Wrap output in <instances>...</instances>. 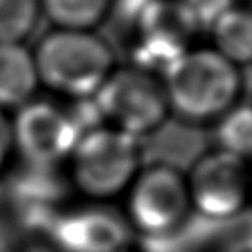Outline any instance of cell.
Segmentation results:
<instances>
[{
    "label": "cell",
    "instance_id": "10",
    "mask_svg": "<svg viewBox=\"0 0 252 252\" xmlns=\"http://www.w3.org/2000/svg\"><path fill=\"white\" fill-rule=\"evenodd\" d=\"M214 50L237 67L252 64V11L230 5L211 26Z\"/></svg>",
    "mask_w": 252,
    "mask_h": 252
},
{
    "label": "cell",
    "instance_id": "4",
    "mask_svg": "<svg viewBox=\"0 0 252 252\" xmlns=\"http://www.w3.org/2000/svg\"><path fill=\"white\" fill-rule=\"evenodd\" d=\"M94 104L109 126L135 138L161 128L171 114L162 80L138 66L114 67L94 95Z\"/></svg>",
    "mask_w": 252,
    "mask_h": 252
},
{
    "label": "cell",
    "instance_id": "2",
    "mask_svg": "<svg viewBox=\"0 0 252 252\" xmlns=\"http://www.w3.org/2000/svg\"><path fill=\"white\" fill-rule=\"evenodd\" d=\"M42 85L73 98H94L114 71V52L92 32L61 30L47 33L35 54Z\"/></svg>",
    "mask_w": 252,
    "mask_h": 252
},
{
    "label": "cell",
    "instance_id": "12",
    "mask_svg": "<svg viewBox=\"0 0 252 252\" xmlns=\"http://www.w3.org/2000/svg\"><path fill=\"white\" fill-rule=\"evenodd\" d=\"M216 135L221 151L252 158V105H233L218 119Z\"/></svg>",
    "mask_w": 252,
    "mask_h": 252
},
{
    "label": "cell",
    "instance_id": "5",
    "mask_svg": "<svg viewBox=\"0 0 252 252\" xmlns=\"http://www.w3.org/2000/svg\"><path fill=\"white\" fill-rule=\"evenodd\" d=\"M192 204L187 178L168 164L138 171L128 193L126 220L131 230L147 237H164L182 226Z\"/></svg>",
    "mask_w": 252,
    "mask_h": 252
},
{
    "label": "cell",
    "instance_id": "8",
    "mask_svg": "<svg viewBox=\"0 0 252 252\" xmlns=\"http://www.w3.org/2000/svg\"><path fill=\"white\" fill-rule=\"evenodd\" d=\"M50 235L61 252H121L128 249L131 226L111 207L85 206L57 216Z\"/></svg>",
    "mask_w": 252,
    "mask_h": 252
},
{
    "label": "cell",
    "instance_id": "1",
    "mask_svg": "<svg viewBox=\"0 0 252 252\" xmlns=\"http://www.w3.org/2000/svg\"><path fill=\"white\" fill-rule=\"evenodd\" d=\"M169 112L187 121H214L226 114L242 90L240 67L214 49L185 50L162 78Z\"/></svg>",
    "mask_w": 252,
    "mask_h": 252
},
{
    "label": "cell",
    "instance_id": "17",
    "mask_svg": "<svg viewBox=\"0 0 252 252\" xmlns=\"http://www.w3.org/2000/svg\"><path fill=\"white\" fill-rule=\"evenodd\" d=\"M28 252H52V251H45V249H32Z\"/></svg>",
    "mask_w": 252,
    "mask_h": 252
},
{
    "label": "cell",
    "instance_id": "7",
    "mask_svg": "<svg viewBox=\"0 0 252 252\" xmlns=\"http://www.w3.org/2000/svg\"><path fill=\"white\" fill-rule=\"evenodd\" d=\"M11 128L12 145L33 168H50L69 158L81 135L76 121L49 102L21 105Z\"/></svg>",
    "mask_w": 252,
    "mask_h": 252
},
{
    "label": "cell",
    "instance_id": "16",
    "mask_svg": "<svg viewBox=\"0 0 252 252\" xmlns=\"http://www.w3.org/2000/svg\"><path fill=\"white\" fill-rule=\"evenodd\" d=\"M223 252H252V235H245L230 242Z\"/></svg>",
    "mask_w": 252,
    "mask_h": 252
},
{
    "label": "cell",
    "instance_id": "6",
    "mask_svg": "<svg viewBox=\"0 0 252 252\" xmlns=\"http://www.w3.org/2000/svg\"><path fill=\"white\" fill-rule=\"evenodd\" d=\"M187 185L192 209L209 220H228L245 207L252 180L245 159L218 149L193 164Z\"/></svg>",
    "mask_w": 252,
    "mask_h": 252
},
{
    "label": "cell",
    "instance_id": "11",
    "mask_svg": "<svg viewBox=\"0 0 252 252\" xmlns=\"http://www.w3.org/2000/svg\"><path fill=\"white\" fill-rule=\"evenodd\" d=\"M112 0H42L45 16L61 30L92 32L107 18Z\"/></svg>",
    "mask_w": 252,
    "mask_h": 252
},
{
    "label": "cell",
    "instance_id": "14",
    "mask_svg": "<svg viewBox=\"0 0 252 252\" xmlns=\"http://www.w3.org/2000/svg\"><path fill=\"white\" fill-rule=\"evenodd\" d=\"M180 2L187 9V12L190 14V18L193 19V23H195L199 30H211L214 21L230 5H233L231 0H180Z\"/></svg>",
    "mask_w": 252,
    "mask_h": 252
},
{
    "label": "cell",
    "instance_id": "18",
    "mask_svg": "<svg viewBox=\"0 0 252 252\" xmlns=\"http://www.w3.org/2000/svg\"><path fill=\"white\" fill-rule=\"evenodd\" d=\"M121 252H131L130 249H125V251H121Z\"/></svg>",
    "mask_w": 252,
    "mask_h": 252
},
{
    "label": "cell",
    "instance_id": "9",
    "mask_svg": "<svg viewBox=\"0 0 252 252\" xmlns=\"http://www.w3.org/2000/svg\"><path fill=\"white\" fill-rule=\"evenodd\" d=\"M38 85L33 54L21 43H0V107L28 104Z\"/></svg>",
    "mask_w": 252,
    "mask_h": 252
},
{
    "label": "cell",
    "instance_id": "15",
    "mask_svg": "<svg viewBox=\"0 0 252 252\" xmlns=\"http://www.w3.org/2000/svg\"><path fill=\"white\" fill-rule=\"evenodd\" d=\"M12 147V128L11 121L0 112V168L4 166Z\"/></svg>",
    "mask_w": 252,
    "mask_h": 252
},
{
    "label": "cell",
    "instance_id": "3",
    "mask_svg": "<svg viewBox=\"0 0 252 252\" xmlns=\"http://www.w3.org/2000/svg\"><path fill=\"white\" fill-rule=\"evenodd\" d=\"M69 158L80 192L97 200L130 189L140 168L138 138L109 125L94 126L81 133Z\"/></svg>",
    "mask_w": 252,
    "mask_h": 252
},
{
    "label": "cell",
    "instance_id": "13",
    "mask_svg": "<svg viewBox=\"0 0 252 252\" xmlns=\"http://www.w3.org/2000/svg\"><path fill=\"white\" fill-rule=\"evenodd\" d=\"M38 0H0V43H21L36 25Z\"/></svg>",
    "mask_w": 252,
    "mask_h": 252
}]
</instances>
